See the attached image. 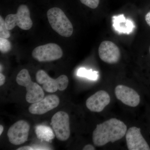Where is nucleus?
Listing matches in <instances>:
<instances>
[{"label":"nucleus","instance_id":"nucleus-4","mask_svg":"<svg viewBox=\"0 0 150 150\" xmlns=\"http://www.w3.org/2000/svg\"><path fill=\"white\" fill-rule=\"evenodd\" d=\"M5 21L8 30H11L16 26L23 30H28L33 25L29 8L24 4H22L18 7L16 14H11L7 16Z\"/></svg>","mask_w":150,"mask_h":150},{"label":"nucleus","instance_id":"nucleus-20","mask_svg":"<svg viewBox=\"0 0 150 150\" xmlns=\"http://www.w3.org/2000/svg\"><path fill=\"white\" fill-rule=\"evenodd\" d=\"M6 78L1 73H0V86H3L5 82Z\"/></svg>","mask_w":150,"mask_h":150},{"label":"nucleus","instance_id":"nucleus-15","mask_svg":"<svg viewBox=\"0 0 150 150\" xmlns=\"http://www.w3.org/2000/svg\"><path fill=\"white\" fill-rule=\"evenodd\" d=\"M35 133L38 139L47 142H51L56 136L50 127L43 125L35 126Z\"/></svg>","mask_w":150,"mask_h":150},{"label":"nucleus","instance_id":"nucleus-5","mask_svg":"<svg viewBox=\"0 0 150 150\" xmlns=\"http://www.w3.org/2000/svg\"><path fill=\"white\" fill-rule=\"evenodd\" d=\"M35 78L37 82L42 85L43 88L47 92L54 93L58 90L63 91L67 88L69 85V79L66 75H61L54 79L42 70L38 71Z\"/></svg>","mask_w":150,"mask_h":150},{"label":"nucleus","instance_id":"nucleus-2","mask_svg":"<svg viewBox=\"0 0 150 150\" xmlns=\"http://www.w3.org/2000/svg\"><path fill=\"white\" fill-rule=\"evenodd\" d=\"M48 22L54 31L63 37H69L73 33V27L64 12L58 7L48 10L47 13Z\"/></svg>","mask_w":150,"mask_h":150},{"label":"nucleus","instance_id":"nucleus-8","mask_svg":"<svg viewBox=\"0 0 150 150\" xmlns=\"http://www.w3.org/2000/svg\"><path fill=\"white\" fill-rule=\"evenodd\" d=\"M30 126L27 121L20 120L17 121L9 129L7 133L9 141L11 144L19 145L27 141Z\"/></svg>","mask_w":150,"mask_h":150},{"label":"nucleus","instance_id":"nucleus-11","mask_svg":"<svg viewBox=\"0 0 150 150\" xmlns=\"http://www.w3.org/2000/svg\"><path fill=\"white\" fill-rule=\"evenodd\" d=\"M126 135V144L129 150H150L148 143L142 136L140 128L131 127Z\"/></svg>","mask_w":150,"mask_h":150},{"label":"nucleus","instance_id":"nucleus-23","mask_svg":"<svg viewBox=\"0 0 150 150\" xmlns=\"http://www.w3.org/2000/svg\"><path fill=\"white\" fill-rule=\"evenodd\" d=\"M33 148L30 146H24L20 147L17 149L16 150H33Z\"/></svg>","mask_w":150,"mask_h":150},{"label":"nucleus","instance_id":"nucleus-9","mask_svg":"<svg viewBox=\"0 0 150 150\" xmlns=\"http://www.w3.org/2000/svg\"><path fill=\"white\" fill-rule=\"evenodd\" d=\"M98 54L100 59L107 64H116L121 58V53L118 46L108 40H105L100 43Z\"/></svg>","mask_w":150,"mask_h":150},{"label":"nucleus","instance_id":"nucleus-16","mask_svg":"<svg viewBox=\"0 0 150 150\" xmlns=\"http://www.w3.org/2000/svg\"><path fill=\"white\" fill-rule=\"evenodd\" d=\"M77 75L79 76L86 77L93 81L96 80L98 78V72L92 69L87 70L84 68H80L78 70Z\"/></svg>","mask_w":150,"mask_h":150},{"label":"nucleus","instance_id":"nucleus-13","mask_svg":"<svg viewBox=\"0 0 150 150\" xmlns=\"http://www.w3.org/2000/svg\"><path fill=\"white\" fill-rule=\"evenodd\" d=\"M110 101L109 94L104 91H99L88 98L86 105L92 112H100L109 104Z\"/></svg>","mask_w":150,"mask_h":150},{"label":"nucleus","instance_id":"nucleus-19","mask_svg":"<svg viewBox=\"0 0 150 150\" xmlns=\"http://www.w3.org/2000/svg\"><path fill=\"white\" fill-rule=\"evenodd\" d=\"M81 3L90 8L95 9L98 6L100 0H80Z\"/></svg>","mask_w":150,"mask_h":150},{"label":"nucleus","instance_id":"nucleus-3","mask_svg":"<svg viewBox=\"0 0 150 150\" xmlns=\"http://www.w3.org/2000/svg\"><path fill=\"white\" fill-rule=\"evenodd\" d=\"M16 81L19 85L26 88L25 99L28 103H34L44 98L43 88L37 83L32 81L28 70L26 69L21 70L17 76Z\"/></svg>","mask_w":150,"mask_h":150},{"label":"nucleus","instance_id":"nucleus-12","mask_svg":"<svg viewBox=\"0 0 150 150\" xmlns=\"http://www.w3.org/2000/svg\"><path fill=\"white\" fill-rule=\"evenodd\" d=\"M115 93L117 99L126 105L135 107L139 104L140 96L129 87L121 85L117 86L115 88Z\"/></svg>","mask_w":150,"mask_h":150},{"label":"nucleus","instance_id":"nucleus-1","mask_svg":"<svg viewBox=\"0 0 150 150\" xmlns=\"http://www.w3.org/2000/svg\"><path fill=\"white\" fill-rule=\"evenodd\" d=\"M127 126L123 121L112 118L98 124L93 133V142L98 147L102 146L109 142L114 143L126 135Z\"/></svg>","mask_w":150,"mask_h":150},{"label":"nucleus","instance_id":"nucleus-7","mask_svg":"<svg viewBox=\"0 0 150 150\" xmlns=\"http://www.w3.org/2000/svg\"><path fill=\"white\" fill-rule=\"evenodd\" d=\"M62 48L54 43H49L34 48L32 57L40 62H50L61 59L63 56Z\"/></svg>","mask_w":150,"mask_h":150},{"label":"nucleus","instance_id":"nucleus-14","mask_svg":"<svg viewBox=\"0 0 150 150\" xmlns=\"http://www.w3.org/2000/svg\"><path fill=\"white\" fill-rule=\"evenodd\" d=\"M112 27L119 34H130L135 28L134 23L126 18L123 14L114 16L112 17Z\"/></svg>","mask_w":150,"mask_h":150},{"label":"nucleus","instance_id":"nucleus-17","mask_svg":"<svg viewBox=\"0 0 150 150\" xmlns=\"http://www.w3.org/2000/svg\"><path fill=\"white\" fill-rule=\"evenodd\" d=\"M6 25L5 21L2 16H0V37L8 38L11 35Z\"/></svg>","mask_w":150,"mask_h":150},{"label":"nucleus","instance_id":"nucleus-22","mask_svg":"<svg viewBox=\"0 0 150 150\" xmlns=\"http://www.w3.org/2000/svg\"><path fill=\"white\" fill-rule=\"evenodd\" d=\"M145 20L148 25L150 26V11L145 16Z\"/></svg>","mask_w":150,"mask_h":150},{"label":"nucleus","instance_id":"nucleus-24","mask_svg":"<svg viewBox=\"0 0 150 150\" xmlns=\"http://www.w3.org/2000/svg\"><path fill=\"white\" fill-rule=\"evenodd\" d=\"M3 131H4V127L2 125H0V135L2 134Z\"/></svg>","mask_w":150,"mask_h":150},{"label":"nucleus","instance_id":"nucleus-21","mask_svg":"<svg viewBox=\"0 0 150 150\" xmlns=\"http://www.w3.org/2000/svg\"><path fill=\"white\" fill-rule=\"evenodd\" d=\"M83 150H96L95 148L92 145L88 144L86 145L83 149Z\"/></svg>","mask_w":150,"mask_h":150},{"label":"nucleus","instance_id":"nucleus-25","mask_svg":"<svg viewBox=\"0 0 150 150\" xmlns=\"http://www.w3.org/2000/svg\"><path fill=\"white\" fill-rule=\"evenodd\" d=\"M1 69H2L1 65Z\"/></svg>","mask_w":150,"mask_h":150},{"label":"nucleus","instance_id":"nucleus-10","mask_svg":"<svg viewBox=\"0 0 150 150\" xmlns=\"http://www.w3.org/2000/svg\"><path fill=\"white\" fill-rule=\"evenodd\" d=\"M60 100L56 95H50L32 103L28 108L29 112L35 115H42L56 108L59 105Z\"/></svg>","mask_w":150,"mask_h":150},{"label":"nucleus","instance_id":"nucleus-18","mask_svg":"<svg viewBox=\"0 0 150 150\" xmlns=\"http://www.w3.org/2000/svg\"><path fill=\"white\" fill-rule=\"evenodd\" d=\"M11 49V44L7 38H0V51L2 53H6Z\"/></svg>","mask_w":150,"mask_h":150},{"label":"nucleus","instance_id":"nucleus-6","mask_svg":"<svg viewBox=\"0 0 150 150\" xmlns=\"http://www.w3.org/2000/svg\"><path fill=\"white\" fill-rule=\"evenodd\" d=\"M51 124L58 140L64 142L69 139L71 131L69 117L67 112L63 111L56 112L51 118Z\"/></svg>","mask_w":150,"mask_h":150},{"label":"nucleus","instance_id":"nucleus-26","mask_svg":"<svg viewBox=\"0 0 150 150\" xmlns=\"http://www.w3.org/2000/svg\"><path fill=\"white\" fill-rule=\"evenodd\" d=\"M149 52H150V48H149Z\"/></svg>","mask_w":150,"mask_h":150}]
</instances>
